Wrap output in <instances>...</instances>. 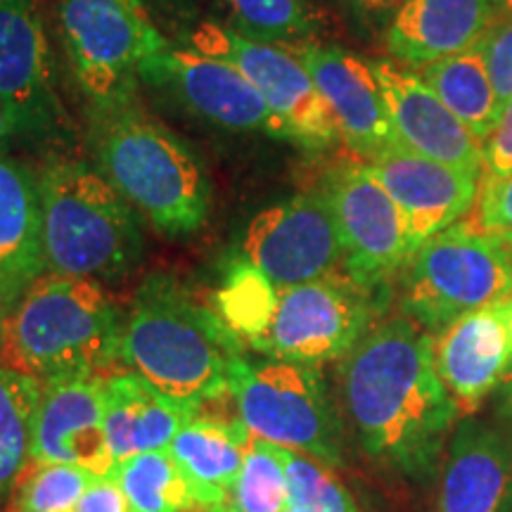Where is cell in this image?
Here are the masks:
<instances>
[{
	"instance_id": "30bf717a",
	"label": "cell",
	"mask_w": 512,
	"mask_h": 512,
	"mask_svg": "<svg viewBox=\"0 0 512 512\" xmlns=\"http://www.w3.org/2000/svg\"><path fill=\"white\" fill-rule=\"evenodd\" d=\"M373 294L363 292L347 275L278 287L266 330L252 349L261 356L320 366L344 358L373 328Z\"/></svg>"
},
{
	"instance_id": "8992f818",
	"label": "cell",
	"mask_w": 512,
	"mask_h": 512,
	"mask_svg": "<svg viewBox=\"0 0 512 512\" xmlns=\"http://www.w3.org/2000/svg\"><path fill=\"white\" fill-rule=\"evenodd\" d=\"M512 294V238L460 219L415 249L401 271V311L430 335Z\"/></svg>"
},
{
	"instance_id": "f6af8a7d",
	"label": "cell",
	"mask_w": 512,
	"mask_h": 512,
	"mask_svg": "<svg viewBox=\"0 0 512 512\" xmlns=\"http://www.w3.org/2000/svg\"><path fill=\"white\" fill-rule=\"evenodd\" d=\"M15 512H17V510H15Z\"/></svg>"
},
{
	"instance_id": "7402d4cb",
	"label": "cell",
	"mask_w": 512,
	"mask_h": 512,
	"mask_svg": "<svg viewBox=\"0 0 512 512\" xmlns=\"http://www.w3.org/2000/svg\"><path fill=\"white\" fill-rule=\"evenodd\" d=\"M197 408L166 396L136 370L105 377V422L117 467L128 458L166 451Z\"/></svg>"
},
{
	"instance_id": "d590c367",
	"label": "cell",
	"mask_w": 512,
	"mask_h": 512,
	"mask_svg": "<svg viewBox=\"0 0 512 512\" xmlns=\"http://www.w3.org/2000/svg\"><path fill=\"white\" fill-rule=\"evenodd\" d=\"M76 512H133L131 503L121 489L117 477L93 479L86 494L81 496Z\"/></svg>"
},
{
	"instance_id": "3957f363",
	"label": "cell",
	"mask_w": 512,
	"mask_h": 512,
	"mask_svg": "<svg viewBox=\"0 0 512 512\" xmlns=\"http://www.w3.org/2000/svg\"><path fill=\"white\" fill-rule=\"evenodd\" d=\"M93 152L100 174L157 233L185 238L204 228L211 211L207 169L136 102L95 110Z\"/></svg>"
},
{
	"instance_id": "8fae6325",
	"label": "cell",
	"mask_w": 512,
	"mask_h": 512,
	"mask_svg": "<svg viewBox=\"0 0 512 512\" xmlns=\"http://www.w3.org/2000/svg\"><path fill=\"white\" fill-rule=\"evenodd\" d=\"M320 190L337 221L344 275L363 292L382 299L413 254L399 204L361 159L337 164Z\"/></svg>"
},
{
	"instance_id": "277c9868",
	"label": "cell",
	"mask_w": 512,
	"mask_h": 512,
	"mask_svg": "<svg viewBox=\"0 0 512 512\" xmlns=\"http://www.w3.org/2000/svg\"><path fill=\"white\" fill-rule=\"evenodd\" d=\"M119 347V311L102 283L43 273L10 313L0 361L50 384L100 377Z\"/></svg>"
},
{
	"instance_id": "60d3db41",
	"label": "cell",
	"mask_w": 512,
	"mask_h": 512,
	"mask_svg": "<svg viewBox=\"0 0 512 512\" xmlns=\"http://www.w3.org/2000/svg\"><path fill=\"white\" fill-rule=\"evenodd\" d=\"M503 406L512 418V366H510L508 375H505V380H503Z\"/></svg>"
},
{
	"instance_id": "4dcf8cb0",
	"label": "cell",
	"mask_w": 512,
	"mask_h": 512,
	"mask_svg": "<svg viewBox=\"0 0 512 512\" xmlns=\"http://www.w3.org/2000/svg\"><path fill=\"white\" fill-rule=\"evenodd\" d=\"M93 475L74 465L34 463L17 484V512H76Z\"/></svg>"
},
{
	"instance_id": "7a4b0ae2",
	"label": "cell",
	"mask_w": 512,
	"mask_h": 512,
	"mask_svg": "<svg viewBox=\"0 0 512 512\" xmlns=\"http://www.w3.org/2000/svg\"><path fill=\"white\" fill-rule=\"evenodd\" d=\"M240 356L242 344L214 306L200 304L164 273L150 275L138 287L121 323V361L192 408L230 394Z\"/></svg>"
},
{
	"instance_id": "9a60e30c",
	"label": "cell",
	"mask_w": 512,
	"mask_h": 512,
	"mask_svg": "<svg viewBox=\"0 0 512 512\" xmlns=\"http://www.w3.org/2000/svg\"><path fill=\"white\" fill-rule=\"evenodd\" d=\"M31 463L74 465L95 479L117 472L105 422V377L43 384Z\"/></svg>"
},
{
	"instance_id": "ac0fdd59",
	"label": "cell",
	"mask_w": 512,
	"mask_h": 512,
	"mask_svg": "<svg viewBox=\"0 0 512 512\" xmlns=\"http://www.w3.org/2000/svg\"><path fill=\"white\" fill-rule=\"evenodd\" d=\"M294 48L328 105L339 140L361 162H370L387 147L396 145L394 128L373 64L349 50L323 46L316 41Z\"/></svg>"
},
{
	"instance_id": "4316f807",
	"label": "cell",
	"mask_w": 512,
	"mask_h": 512,
	"mask_svg": "<svg viewBox=\"0 0 512 512\" xmlns=\"http://www.w3.org/2000/svg\"><path fill=\"white\" fill-rule=\"evenodd\" d=\"M133 512H190L197 508L188 477L166 451L128 458L114 472Z\"/></svg>"
},
{
	"instance_id": "d6986e66",
	"label": "cell",
	"mask_w": 512,
	"mask_h": 512,
	"mask_svg": "<svg viewBox=\"0 0 512 512\" xmlns=\"http://www.w3.org/2000/svg\"><path fill=\"white\" fill-rule=\"evenodd\" d=\"M434 363L460 415L477 413L512 366L505 299L465 313L434 339Z\"/></svg>"
},
{
	"instance_id": "7c38bea8",
	"label": "cell",
	"mask_w": 512,
	"mask_h": 512,
	"mask_svg": "<svg viewBox=\"0 0 512 512\" xmlns=\"http://www.w3.org/2000/svg\"><path fill=\"white\" fill-rule=\"evenodd\" d=\"M242 261L275 287L344 275L342 242L325 192H299L259 211L242 238Z\"/></svg>"
},
{
	"instance_id": "e0dca14e",
	"label": "cell",
	"mask_w": 512,
	"mask_h": 512,
	"mask_svg": "<svg viewBox=\"0 0 512 512\" xmlns=\"http://www.w3.org/2000/svg\"><path fill=\"white\" fill-rule=\"evenodd\" d=\"M396 145L434 162L484 174L482 143L441 102L420 74L389 60H373Z\"/></svg>"
},
{
	"instance_id": "b9f144b4",
	"label": "cell",
	"mask_w": 512,
	"mask_h": 512,
	"mask_svg": "<svg viewBox=\"0 0 512 512\" xmlns=\"http://www.w3.org/2000/svg\"><path fill=\"white\" fill-rule=\"evenodd\" d=\"M505 313H508V325H510V332H512V294H510V297H505Z\"/></svg>"
},
{
	"instance_id": "8d00e7d4",
	"label": "cell",
	"mask_w": 512,
	"mask_h": 512,
	"mask_svg": "<svg viewBox=\"0 0 512 512\" xmlns=\"http://www.w3.org/2000/svg\"><path fill=\"white\" fill-rule=\"evenodd\" d=\"M147 10H155L162 17L169 19H181V22H200V12L207 8L209 0H143ZM190 24V27H192Z\"/></svg>"
},
{
	"instance_id": "ab89813d",
	"label": "cell",
	"mask_w": 512,
	"mask_h": 512,
	"mask_svg": "<svg viewBox=\"0 0 512 512\" xmlns=\"http://www.w3.org/2000/svg\"><path fill=\"white\" fill-rule=\"evenodd\" d=\"M10 313L12 309L5 302L3 292H0V358H3L5 344H8V328H10Z\"/></svg>"
},
{
	"instance_id": "cb8c5ba5",
	"label": "cell",
	"mask_w": 512,
	"mask_h": 512,
	"mask_svg": "<svg viewBox=\"0 0 512 512\" xmlns=\"http://www.w3.org/2000/svg\"><path fill=\"white\" fill-rule=\"evenodd\" d=\"M252 434L240 420L221 422L195 415L176 439L169 453L188 477L197 508L204 512L226 510L228 496L245 465Z\"/></svg>"
},
{
	"instance_id": "6da1fadb",
	"label": "cell",
	"mask_w": 512,
	"mask_h": 512,
	"mask_svg": "<svg viewBox=\"0 0 512 512\" xmlns=\"http://www.w3.org/2000/svg\"><path fill=\"white\" fill-rule=\"evenodd\" d=\"M344 413L373 463L403 477L437 470L458 406L434 363V337L411 318L373 325L342 358Z\"/></svg>"
},
{
	"instance_id": "5b68a950",
	"label": "cell",
	"mask_w": 512,
	"mask_h": 512,
	"mask_svg": "<svg viewBox=\"0 0 512 512\" xmlns=\"http://www.w3.org/2000/svg\"><path fill=\"white\" fill-rule=\"evenodd\" d=\"M46 273L112 283L143 256L138 214L95 166L50 159L38 171Z\"/></svg>"
},
{
	"instance_id": "5bb4252c",
	"label": "cell",
	"mask_w": 512,
	"mask_h": 512,
	"mask_svg": "<svg viewBox=\"0 0 512 512\" xmlns=\"http://www.w3.org/2000/svg\"><path fill=\"white\" fill-rule=\"evenodd\" d=\"M0 100L27 140L48 138L62 119L53 48L36 0H0Z\"/></svg>"
},
{
	"instance_id": "4fadbf2b",
	"label": "cell",
	"mask_w": 512,
	"mask_h": 512,
	"mask_svg": "<svg viewBox=\"0 0 512 512\" xmlns=\"http://www.w3.org/2000/svg\"><path fill=\"white\" fill-rule=\"evenodd\" d=\"M143 81L171 88L185 107L211 124L292 143L287 126L275 117L252 81L219 57L188 46H169L143 69Z\"/></svg>"
},
{
	"instance_id": "52a82bcc",
	"label": "cell",
	"mask_w": 512,
	"mask_h": 512,
	"mask_svg": "<svg viewBox=\"0 0 512 512\" xmlns=\"http://www.w3.org/2000/svg\"><path fill=\"white\" fill-rule=\"evenodd\" d=\"M238 420L256 439L342 465V430L318 366L242 354L230 377Z\"/></svg>"
},
{
	"instance_id": "836d02e7",
	"label": "cell",
	"mask_w": 512,
	"mask_h": 512,
	"mask_svg": "<svg viewBox=\"0 0 512 512\" xmlns=\"http://www.w3.org/2000/svg\"><path fill=\"white\" fill-rule=\"evenodd\" d=\"M475 219L491 233L512 238V174L501 181L482 183Z\"/></svg>"
},
{
	"instance_id": "484cf974",
	"label": "cell",
	"mask_w": 512,
	"mask_h": 512,
	"mask_svg": "<svg viewBox=\"0 0 512 512\" xmlns=\"http://www.w3.org/2000/svg\"><path fill=\"white\" fill-rule=\"evenodd\" d=\"M43 384L22 370L0 363V503L31 465L36 411Z\"/></svg>"
},
{
	"instance_id": "d4e9b609",
	"label": "cell",
	"mask_w": 512,
	"mask_h": 512,
	"mask_svg": "<svg viewBox=\"0 0 512 512\" xmlns=\"http://www.w3.org/2000/svg\"><path fill=\"white\" fill-rule=\"evenodd\" d=\"M418 74L484 145L501 117V110L479 50L470 48L465 53L444 57L422 67Z\"/></svg>"
},
{
	"instance_id": "f1b7e54d",
	"label": "cell",
	"mask_w": 512,
	"mask_h": 512,
	"mask_svg": "<svg viewBox=\"0 0 512 512\" xmlns=\"http://www.w3.org/2000/svg\"><path fill=\"white\" fill-rule=\"evenodd\" d=\"M278 287L245 261H240L214 297V311L221 323L238 337L240 344L252 347L254 339L266 330Z\"/></svg>"
},
{
	"instance_id": "7bdbcfd3",
	"label": "cell",
	"mask_w": 512,
	"mask_h": 512,
	"mask_svg": "<svg viewBox=\"0 0 512 512\" xmlns=\"http://www.w3.org/2000/svg\"><path fill=\"white\" fill-rule=\"evenodd\" d=\"M496 3H498V10L510 12V15H512V0H496Z\"/></svg>"
},
{
	"instance_id": "2e32d148",
	"label": "cell",
	"mask_w": 512,
	"mask_h": 512,
	"mask_svg": "<svg viewBox=\"0 0 512 512\" xmlns=\"http://www.w3.org/2000/svg\"><path fill=\"white\" fill-rule=\"evenodd\" d=\"M399 204L413 252L422 242L465 219L482 195V176L392 145L366 162Z\"/></svg>"
},
{
	"instance_id": "9c48e42d",
	"label": "cell",
	"mask_w": 512,
	"mask_h": 512,
	"mask_svg": "<svg viewBox=\"0 0 512 512\" xmlns=\"http://www.w3.org/2000/svg\"><path fill=\"white\" fill-rule=\"evenodd\" d=\"M183 46L240 69L287 126L292 143L323 150L339 140L328 105L294 46L256 41L211 19H200L185 29Z\"/></svg>"
},
{
	"instance_id": "74e56055",
	"label": "cell",
	"mask_w": 512,
	"mask_h": 512,
	"mask_svg": "<svg viewBox=\"0 0 512 512\" xmlns=\"http://www.w3.org/2000/svg\"><path fill=\"white\" fill-rule=\"evenodd\" d=\"M361 15L368 17H394L396 10L401 8L406 0H349Z\"/></svg>"
},
{
	"instance_id": "1f68e13d",
	"label": "cell",
	"mask_w": 512,
	"mask_h": 512,
	"mask_svg": "<svg viewBox=\"0 0 512 512\" xmlns=\"http://www.w3.org/2000/svg\"><path fill=\"white\" fill-rule=\"evenodd\" d=\"M283 458L290 484V505H302L311 512H361L330 465L287 448H283Z\"/></svg>"
},
{
	"instance_id": "83f0119b",
	"label": "cell",
	"mask_w": 512,
	"mask_h": 512,
	"mask_svg": "<svg viewBox=\"0 0 512 512\" xmlns=\"http://www.w3.org/2000/svg\"><path fill=\"white\" fill-rule=\"evenodd\" d=\"M233 29L256 41L302 46L325 27L318 0H223Z\"/></svg>"
},
{
	"instance_id": "f546056e",
	"label": "cell",
	"mask_w": 512,
	"mask_h": 512,
	"mask_svg": "<svg viewBox=\"0 0 512 512\" xmlns=\"http://www.w3.org/2000/svg\"><path fill=\"white\" fill-rule=\"evenodd\" d=\"M290 505V484L283 448L252 437L245 465L223 512H283Z\"/></svg>"
},
{
	"instance_id": "603a6c76",
	"label": "cell",
	"mask_w": 512,
	"mask_h": 512,
	"mask_svg": "<svg viewBox=\"0 0 512 512\" xmlns=\"http://www.w3.org/2000/svg\"><path fill=\"white\" fill-rule=\"evenodd\" d=\"M510 472L508 441L482 422L465 418L448 444L437 512H498Z\"/></svg>"
},
{
	"instance_id": "44dd1931",
	"label": "cell",
	"mask_w": 512,
	"mask_h": 512,
	"mask_svg": "<svg viewBox=\"0 0 512 512\" xmlns=\"http://www.w3.org/2000/svg\"><path fill=\"white\" fill-rule=\"evenodd\" d=\"M46 273L38 176L0 152V292L10 309Z\"/></svg>"
},
{
	"instance_id": "ba28073f",
	"label": "cell",
	"mask_w": 512,
	"mask_h": 512,
	"mask_svg": "<svg viewBox=\"0 0 512 512\" xmlns=\"http://www.w3.org/2000/svg\"><path fill=\"white\" fill-rule=\"evenodd\" d=\"M62 41L95 110L136 102L143 69L171 46L143 0H60Z\"/></svg>"
},
{
	"instance_id": "ee69618b",
	"label": "cell",
	"mask_w": 512,
	"mask_h": 512,
	"mask_svg": "<svg viewBox=\"0 0 512 512\" xmlns=\"http://www.w3.org/2000/svg\"><path fill=\"white\" fill-rule=\"evenodd\" d=\"M283 512H311V510L302 508V505H287V508H285Z\"/></svg>"
},
{
	"instance_id": "d6a6232c",
	"label": "cell",
	"mask_w": 512,
	"mask_h": 512,
	"mask_svg": "<svg viewBox=\"0 0 512 512\" xmlns=\"http://www.w3.org/2000/svg\"><path fill=\"white\" fill-rule=\"evenodd\" d=\"M479 55H482L489 79L494 83L498 110L512 100V15L498 12L489 29L477 41Z\"/></svg>"
},
{
	"instance_id": "ffe728a7",
	"label": "cell",
	"mask_w": 512,
	"mask_h": 512,
	"mask_svg": "<svg viewBox=\"0 0 512 512\" xmlns=\"http://www.w3.org/2000/svg\"><path fill=\"white\" fill-rule=\"evenodd\" d=\"M496 0H406L384 31L387 53L422 69L475 48L498 15Z\"/></svg>"
},
{
	"instance_id": "e575fe53",
	"label": "cell",
	"mask_w": 512,
	"mask_h": 512,
	"mask_svg": "<svg viewBox=\"0 0 512 512\" xmlns=\"http://www.w3.org/2000/svg\"><path fill=\"white\" fill-rule=\"evenodd\" d=\"M482 183H494L512 174V100L503 107L494 131L484 140Z\"/></svg>"
},
{
	"instance_id": "f35d334b",
	"label": "cell",
	"mask_w": 512,
	"mask_h": 512,
	"mask_svg": "<svg viewBox=\"0 0 512 512\" xmlns=\"http://www.w3.org/2000/svg\"><path fill=\"white\" fill-rule=\"evenodd\" d=\"M15 136H17L15 121H12L8 107H5V102L0 100V152H5V147H8V143Z\"/></svg>"
}]
</instances>
